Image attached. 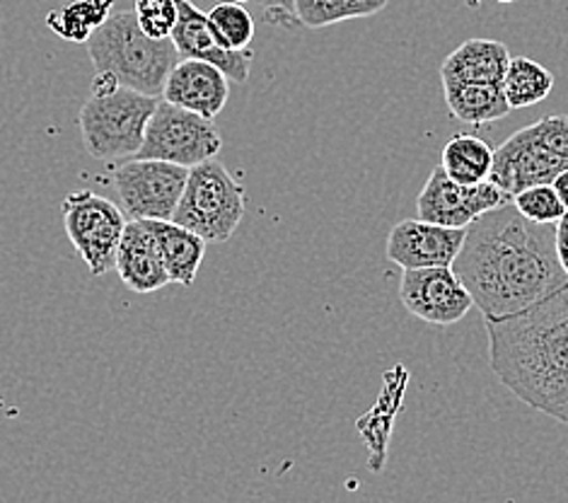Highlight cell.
<instances>
[{"label": "cell", "instance_id": "6da1fadb", "mask_svg": "<svg viewBox=\"0 0 568 503\" xmlns=\"http://www.w3.org/2000/svg\"><path fill=\"white\" fill-rule=\"evenodd\" d=\"M554 230L557 223L527 221L513 201L467 225L453 271L484 318L510 315L568 283Z\"/></svg>", "mask_w": 568, "mask_h": 503}, {"label": "cell", "instance_id": "7a4b0ae2", "mask_svg": "<svg viewBox=\"0 0 568 503\" xmlns=\"http://www.w3.org/2000/svg\"><path fill=\"white\" fill-rule=\"evenodd\" d=\"M484 324L494 375L525 404L568 424V283Z\"/></svg>", "mask_w": 568, "mask_h": 503}, {"label": "cell", "instance_id": "3957f363", "mask_svg": "<svg viewBox=\"0 0 568 503\" xmlns=\"http://www.w3.org/2000/svg\"><path fill=\"white\" fill-rule=\"evenodd\" d=\"M94 73H110L121 88H131L162 98L168 76L182 57L172 39L148 37L136 12H112L98 32L88 39Z\"/></svg>", "mask_w": 568, "mask_h": 503}, {"label": "cell", "instance_id": "277c9868", "mask_svg": "<svg viewBox=\"0 0 568 503\" xmlns=\"http://www.w3.org/2000/svg\"><path fill=\"white\" fill-rule=\"evenodd\" d=\"M564 170H568V114L539 119L500 143L489 180L516 197L527 187L551 184Z\"/></svg>", "mask_w": 568, "mask_h": 503}, {"label": "cell", "instance_id": "5b68a950", "mask_svg": "<svg viewBox=\"0 0 568 503\" xmlns=\"http://www.w3.org/2000/svg\"><path fill=\"white\" fill-rule=\"evenodd\" d=\"M158 102L160 100L153 94L131 88H116L106 94H90V100L83 104L78 117L85 151L94 160L136 155Z\"/></svg>", "mask_w": 568, "mask_h": 503}, {"label": "cell", "instance_id": "8992f818", "mask_svg": "<svg viewBox=\"0 0 568 503\" xmlns=\"http://www.w3.org/2000/svg\"><path fill=\"white\" fill-rule=\"evenodd\" d=\"M245 215V187L219 160L189 168V180L172 221L206 242H225L235 235Z\"/></svg>", "mask_w": 568, "mask_h": 503}, {"label": "cell", "instance_id": "52a82bcc", "mask_svg": "<svg viewBox=\"0 0 568 503\" xmlns=\"http://www.w3.org/2000/svg\"><path fill=\"white\" fill-rule=\"evenodd\" d=\"M223 135L213 119L201 117L180 104L160 100L148 121L145 139L136 158L165 160L182 168H194L221 153Z\"/></svg>", "mask_w": 568, "mask_h": 503}, {"label": "cell", "instance_id": "ba28073f", "mask_svg": "<svg viewBox=\"0 0 568 503\" xmlns=\"http://www.w3.org/2000/svg\"><path fill=\"white\" fill-rule=\"evenodd\" d=\"M65 235H69L80 260L94 276H104L114 269L116 248L124 235V209L94 192H71L61 203Z\"/></svg>", "mask_w": 568, "mask_h": 503}, {"label": "cell", "instance_id": "9c48e42d", "mask_svg": "<svg viewBox=\"0 0 568 503\" xmlns=\"http://www.w3.org/2000/svg\"><path fill=\"white\" fill-rule=\"evenodd\" d=\"M189 168L165 160L133 158L114 174V187L121 209L131 219L172 221L180 207Z\"/></svg>", "mask_w": 568, "mask_h": 503}, {"label": "cell", "instance_id": "30bf717a", "mask_svg": "<svg viewBox=\"0 0 568 503\" xmlns=\"http://www.w3.org/2000/svg\"><path fill=\"white\" fill-rule=\"evenodd\" d=\"M510 201L513 197L491 180L459 184L438 165L416 199V219L448 228H467L481 213L506 207Z\"/></svg>", "mask_w": 568, "mask_h": 503}, {"label": "cell", "instance_id": "8fae6325", "mask_svg": "<svg viewBox=\"0 0 568 503\" xmlns=\"http://www.w3.org/2000/svg\"><path fill=\"white\" fill-rule=\"evenodd\" d=\"M399 298L414 318L438 328H450L475 305L453 266L404 269Z\"/></svg>", "mask_w": 568, "mask_h": 503}, {"label": "cell", "instance_id": "7c38bea8", "mask_svg": "<svg viewBox=\"0 0 568 503\" xmlns=\"http://www.w3.org/2000/svg\"><path fill=\"white\" fill-rule=\"evenodd\" d=\"M467 228H448L422 219L402 221L387 238V260L402 269L453 266Z\"/></svg>", "mask_w": 568, "mask_h": 503}, {"label": "cell", "instance_id": "4fadbf2b", "mask_svg": "<svg viewBox=\"0 0 568 503\" xmlns=\"http://www.w3.org/2000/svg\"><path fill=\"white\" fill-rule=\"evenodd\" d=\"M180 20L172 32V42L178 47L182 59H201L213 66L233 80V83H247L254 51L252 49H225L219 37H215L213 27L209 22V12H201L192 0H178Z\"/></svg>", "mask_w": 568, "mask_h": 503}, {"label": "cell", "instance_id": "5bb4252c", "mask_svg": "<svg viewBox=\"0 0 568 503\" xmlns=\"http://www.w3.org/2000/svg\"><path fill=\"white\" fill-rule=\"evenodd\" d=\"M230 98V78L219 66L201 59H180L168 76L162 100L215 119Z\"/></svg>", "mask_w": 568, "mask_h": 503}, {"label": "cell", "instance_id": "9a60e30c", "mask_svg": "<svg viewBox=\"0 0 568 503\" xmlns=\"http://www.w3.org/2000/svg\"><path fill=\"white\" fill-rule=\"evenodd\" d=\"M114 269L133 293H155L170 283L155 233L148 221L131 219L126 223L116 248Z\"/></svg>", "mask_w": 568, "mask_h": 503}, {"label": "cell", "instance_id": "2e32d148", "mask_svg": "<svg viewBox=\"0 0 568 503\" xmlns=\"http://www.w3.org/2000/svg\"><path fill=\"white\" fill-rule=\"evenodd\" d=\"M510 61L508 47L496 39H469L445 59L443 80H465V83H504Z\"/></svg>", "mask_w": 568, "mask_h": 503}, {"label": "cell", "instance_id": "e0dca14e", "mask_svg": "<svg viewBox=\"0 0 568 503\" xmlns=\"http://www.w3.org/2000/svg\"><path fill=\"white\" fill-rule=\"evenodd\" d=\"M148 225L155 233L170 283L192 285L196 281L201 262H204L209 242L196 235L194 230L174 221H148Z\"/></svg>", "mask_w": 568, "mask_h": 503}, {"label": "cell", "instance_id": "ac0fdd59", "mask_svg": "<svg viewBox=\"0 0 568 503\" xmlns=\"http://www.w3.org/2000/svg\"><path fill=\"white\" fill-rule=\"evenodd\" d=\"M445 102L450 114L463 124L481 127L504 119L510 112L504 83H465V80H443Z\"/></svg>", "mask_w": 568, "mask_h": 503}, {"label": "cell", "instance_id": "d6986e66", "mask_svg": "<svg viewBox=\"0 0 568 503\" xmlns=\"http://www.w3.org/2000/svg\"><path fill=\"white\" fill-rule=\"evenodd\" d=\"M440 168L459 184L486 182L494 168V148L479 135L457 133L443 148Z\"/></svg>", "mask_w": 568, "mask_h": 503}, {"label": "cell", "instance_id": "ffe728a7", "mask_svg": "<svg viewBox=\"0 0 568 503\" xmlns=\"http://www.w3.org/2000/svg\"><path fill=\"white\" fill-rule=\"evenodd\" d=\"M114 0H71L69 6L51 10L47 16L49 30L65 42H85L110 20Z\"/></svg>", "mask_w": 568, "mask_h": 503}, {"label": "cell", "instance_id": "44dd1931", "mask_svg": "<svg viewBox=\"0 0 568 503\" xmlns=\"http://www.w3.org/2000/svg\"><path fill=\"white\" fill-rule=\"evenodd\" d=\"M554 90V73L542 63L527 57H516L508 61L504 76V92L510 110H525L545 102Z\"/></svg>", "mask_w": 568, "mask_h": 503}, {"label": "cell", "instance_id": "7402d4cb", "mask_svg": "<svg viewBox=\"0 0 568 503\" xmlns=\"http://www.w3.org/2000/svg\"><path fill=\"white\" fill-rule=\"evenodd\" d=\"M389 0H295V12L301 27L320 30V27L339 24L346 20L373 18L387 8Z\"/></svg>", "mask_w": 568, "mask_h": 503}, {"label": "cell", "instance_id": "603a6c76", "mask_svg": "<svg viewBox=\"0 0 568 503\" xmlns=\"http://www.w3.org/2000/svg\"><path fill=\"white\" fill-rule=\"evenodd\" d=\"M209 22L213 27L215 37L225 49H250L254 32H256V22L252 18V12L242 6L235 3V0H225V3L215 6L209 12Z\"/></svg>", "mask_w": 568, "mask_h": 503}, {"label": "cell", "instance_id": "cb8c5ba5", "mask_svg": "<svg viewBox=\"0 0 568 503\" xmlns=\"http://www.w3.org/2000/svg\"><path fill=\"white\" fill-rule=\"evenodd\" d=\"M513 207H516L527 221L535 223H557L566 213L559 194L554 192L551 184H535L527 187L523 192L513 197Z\"/></svg>", "mask_w": 568, "mask_h": 503}, {"label": "cell", "instance_id": "d4e9b609", "mask_svg": "<svg viewBox=\"0 0 568 503\" xmlns=\"http://www.w3.org/2000/svg\"><path fill=\"white\" fill-rule=\"evenodd\" d=\"M133 12L141 30L153 39H172L180 20L178 0H136Z\"/></svg>", "mask_w": 568, "mask_h": 503}, {"label": "cell", "instance_id": "484cf974", "mask_svg": "<svg viewBox=\"0 0 568 503\" xmlns=\"http://www.w3.org/2000/svg\"><path fill=\"white\" fill-rule=\"evenodd\" d=\"M256 3L262 8L264 22L283 27V30H297L301 27L295 12V0H256Z\"/></svg>", "mask_w": 568, "mask_h": 503}, {"label": "cell", "instance_id": "4316f807", "mask_svg": "<svg viewBox=\"0 0 568 503\" xmlns=\"http://www.w3.org/2000/svg\"><path fill=\"white\" fill-rule=\"evenodd\" d=\"M554 240H557V254L564 271L568 274V211L557 221V230H554Z\"/></svg>", "mask_w": 568, "mask_h": 503}, {"label": "cell", "instance_id": "83f0119b", "mask_svg": "<svg viewBox=\"0 0 568 503\" xmlns=\"http://www.w3.org/2000/svg\"><path fill=\"white\" fill-rule=\"evenodd\" d=\"M551 187H554V192L559 194L561 203H564L566 211H568V170H564V172H559L557 177H554Z\"/></svg>", "mask_w": 568, "mask_h": 503}, {"label": "cell", "instance_id": "f1b7e54d", "mask_svg": "<svg viewBox=\"0 0 568 503\" xmlns=\"http://www.w3.org/2000/svg\"><path fill=\"white\" fill-rule=\"evenodd\" d=\"M496 3H504L506 6V3H516V0H496Z\"/></svg>", "mask_w": 568, "mask_h": 503}, {"label": "cell", "instance_id": "f546056e", "mask_svg": "<svg viewBox=\"0 0 568 503\" xmlns=\"http://www.w3.org/2000/svg\"><path fill=\"white\" fill-rule=\"evenodd\" d=\"M235 3H250V0H235Z\"/></svg>", "mask_w": 568, "mask_h": 503}]
</instances>
